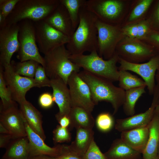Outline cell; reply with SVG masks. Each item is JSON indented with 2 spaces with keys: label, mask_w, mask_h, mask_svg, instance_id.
<instances>
[{
  "label": "cell",
  "mask_w": 159,
  "mask_h": 159,
  "mask_svg": "<svg viewBox=\"0 0 159 159\" xmlns=\"http://www.w3.org/2000/svg\"><path fill=\"white\" fill-rule=\"evenodd\" d=\"M119 87L126 91L132 88L146 86L143 80L133 75L128 71L118 69Z\"/></svg>",
  "instance_id": "29"
},
{
  "label": "cell",
  "mask_w": 159,
  "mask_h": 159,
  "mask_svg": "<svg viewBox=\"0 0 159 159\" xmlns=\"http://www.w3.org/2000/svg\"><path fill=\"white\" fill-rule=\"evenodd\" d=\"M43 20L53 28L70 37L75 31L66 8L60 3Z\"/></svg>",
  "instance_id": "19"
},
{
  "label": "cell",
  "mask_w": 159,
  "mask_h": 159,
  "mask_svg": "<svg viewBox=\"0 0 159 159\" xmlns=\"http://www.w3.org/2000/svg\"><path fill=\"white\" fill-rule=\"evenodd\" d=\"M146 19L151 30L159 31V0H155Z\"/></svg>",
  "instance_id": "34"
},
{
  "label": "cell",
  "mask_w": 159,
  "mask_h": 159,
  "mask_svg": "<svg viewBox=\"0 0 159 159\" xmlns=\"http://www.w3.org/2000/svg\"><path fill=\"white\" fill-rule=\"evenodd\" d=\"M149 137L148 126L121 132L120 138L131 148L142 154L146 146Z\"/></svg>",
  "instance_id": "20"
},
{
  "label": "cell",
  "mask_w": 159,
  "mask_h": 159,
  "mask_svg": "<svg viewBox=\"0 0 159 159\" xmlns=\"http://www.w3.org/2000/svg\"><path fill=\"white\" fill-rule=\"evenodd\" d=\"M60 3L66 8L75 31L79 23L80 8L85 5L86 0H59Z\"/></svg>",
  "instance_id": "30"
},
{
  "label": "cell",
  "mask_w": 159,
  "mask_h": 159,
  "mask_svg": "<svg viewBox=\"0 0 159 159\" xmlns=\"http://www.w3.org/2000/svg\"><path fill=\"white\" fill-rule=\"evenodd\" d=\"M69 116L71 128L92 129L94 126L95 120L91 112L83 108L72 107Z\"/></svg>",
  "instance_id": "26"
},
{
  "label": "cell",
  "mask_w": 159,
  "mask_h": 159,
  "mask_svg": "<svg viewBox=\"0 0 159 159\" xmlns=\"http://www.w3.org/2000/svg\"><path fill=\"white\" fill-rule=\"evenodd\" d=\"M155 80L157 83V85L159 87V66L156 73Z\"/></svg>",
  "instance_id": "48"
},
{
  "label": "cell",
  "mask_w": 159,
  "mask_h": 159,
  "mask_svg": "<svg viewBox=\"0 0 159 159\" xmlns=\"http://www.w3.org/2000/svg\"><path fill=\"white\" fill-rule=\"evenodd\" d=\"M106 159H142L141 153L126 144L120 138L113 142L104 153Z\"/></svg>",
  "instance_id": "23"
},
{
  "label": "cell",
  "mask_w": 159,
  "mask_h": 159,
  "mask_svg": "<svg viewBox=\"0 0 159 159\" xmlns=\"http://www.w3.org/2000/svg\"><path fill=\"white\" fill-rule=\"evenodd\" d=\"M19 0H0V13L6 19Z\"/></svg>",
  "instance_id": "38"
},
{
  "label": "cell",
  "mask_w": 159,
  "mask_h": 159,
  "mask_svg": "<svg viewBox=\"0 0 159 159\" xmlns=\"http://www.w3.org/2000/svg\"><path fill=\"white\" fill-rule=\"evenodd\" d=\"M11 62L17 74L30 78H34L36 69L40 64L37 62L32 60L17 62L12 61Z\"/></svg>",
  "instance_id": "31"
},
{
  "label": "cell",
  "mask_w": 159,
  "mask_h": 159,
  "mask_svg": "<svg viewBox=\"0 0 159 159\" xmlns=\"http://www.w3.org/2000/svg\"><path fill=\"white\" fill-rule=\"evenodd\" d=\"M0 134H9L7 128L1 122H0Z\"/></svg>",
  "instance_id": "47"
},
{
  "label": "cell",
  "mask_w": 159,
  "mask_h": 159,
  "mask_svg": "<svg viewBox=\"0 0 159 159\" xmlns=\"http://www.w3.org/2000/svg\"><path fill=\"white\" fill-rule=\"evenodd\" d=\"M157 156L159 157V145L158 148V155H157Z\"/></svg>",
  "instance_id": "51"
},
{
  "label": "cell",
  "mask_w": 159,
  "mask_h": 159,
  "mask_svg": "<svg viewBox=\"0 0 159 159\" xmlns=\"http://www.w3.org/2000/svg\"><path fill=\"white\" fill-rule=\"evenodd\" d=\"M122 31L125 37L137 39L138 34V23L122 26Z\"/></svg>",
  "instance_id": "43"
},
{
  "label": "cell",
  "mask_w": 159,
  "mask_h": 159,
  "mask_svg": "<svg viewBox=\"0 0 159 159\" xmlns=\"http://www.w3.org/2000/svg\"><path fill=\"white\" fill-rule=\"evenodd\" d=\"M28 159H55V158L45 155H39L30 156Z\"/></svg>",
  "instance_id": "46"
},
{
  "label": "cell",
  "mask_w": 159,
  "mask_h": 159,
  "mask_svg": "<svg viewBox=\"0 0 159 159\" xmlns=\"http://www.w3.org/2000/svg\"><path fill=\"white\" fill-rule=\"evenodd\" d=\"M132 0H88L86 6L97 19L112 25H122L129 11Z\"/></svg>",
  "instance_id": "5"
},
{
  "label": "cell",
  "mask_w": 159,
  "mask_h": 159,
  "mask_svg": "<svg viewBox=\"0 0 159 159\" xmlns=\"http://www.w3.org/2000/svg\"><path fill=\"white\" fill-rule=\"evenodd\" d=\"M34 23L36 42L39 51L44 55L69 42L70 37L53 28L44 20Z\"/></svg>",
  "instance_id": "10"
},
{
  "label": "cell",
  "mask_w": 159,
  "mask_h": 159,
  "mask_svg": "<svg viewBox=\"0 0 159 159\" xmlns=\"http://www.w3.org/2000/svg\"><path fill=\"white\" fill-rule=\"evenodd\" d=\"M146 86L135 88L125 91V98L122 105L124 113L127 115L135 114V104L140 97L145 92Z\"/></svg>",
  "instance_id": "28"
},
{
  "label": "cell",
  "mask_w": 159,
  "mask_h": 159,
  "mask_svg": "<svg viewBox=\"0 0 159 159\" xmlns=\"http://www.w3.org/2000/svg\"><path fill=\"white\" fill-rule=\"evenodd\" d=\"M56 120L58 121L59 125L62 127L68 128L70 126L71 120L69 115H63Z\"/></svg>",
  "instance_id": "45"
},
{
  "label": "cell",
  "mask_w": 159,
  "mask_h": 159,
  "mask_svg": "<svg viewBox=\"0 0 159 159\" xmlns=\"http://www.w3.org/2000/svg\"><path fill=\"white\" fill-rule=\"evenodd\" d=\"M50 79L54 101L59 109V111L55 116L56 119L63 115H69L72 105L67 85L59 77Z\"/></svg>",
  "instance_id": "17"
},
{
  "label": "cell",
  "mask_w": 159,
  "mask_h": 159,
  "mask_svg": "<svg viewBox=\"0 0 159 159\" xmlns=\"http://www.w3.org/2000/svg\"><path fill=\"white\" fill-rule=\"evenodd\" d=\"M67 85L69 86L72 107H81L91 112L95 105L90 90L79 72H74L71 74Z\"/></svg>",
  "instance_id": "12"
},
{
  "label": "cell",
  "mask_w": 159,
  "mask_h": 159,
  "mask_svg": "<svg viewBox=\"0 0 159 159\" xmlns=\"http://www.w3.org/2000/svg\"><path fill=\"white\" fill-rule=\"evenodd\" d=\"M116 52L119 57L127 62L142 63L158 54L151 46L137 39L124 37L118 43Z\"/></svg>",
  "instance_id": "8"
},
{
  "label": "cell",
  "mask_w": 159,
  "mask_h": 159,
  "mask_svg": "<svg viewBox=\"0 0 159 159\" xmlns=\"http://www.w3.org/2000/svg\"><path fill=\"white\" fill-rule=\"evenodd\" d=\"M34 79L37 87H50V79L47 77L44 68L40 64L36 69Z\"/></svg>",
  "instance_id": "36"
},
{
  "label": "cell",
  "mask_w": 159,
  "mask_h": 159,
  "mask_svg": "<svg viewBox=\"0 0 159 159\" xmlns=\"http://www.w3.org/2000/svg\"><path fill=\"white\" fill-rule=\"evenodd\" d=\"M138 34L137 39L142 40L151 30L150 24L146 19L138 23Z\"/></svg>",
  "instance_id": "42"
},
{
  "label": "cell",
  "mask_w": 159,
  "mask_h": 159,
  "mask_svg": "<svg viewBox=\"0 0 159 159\" xmlns=\"http://www.w3.org/2000/svg\"><path fill=\"white\" fill-rule=\"evenodd\" d=\"M52 94L49 92H44L39 97L38 103L39 105L44 109L51 107L54 102Z\"/></svg>",
  "instance_id": "41"
},
{
  "label": "cell",
  "mask_w": 159,
  "mask_h": 159,
  "mask_svg": "<svg viewBox=\"0 0 159 159\" xmlns=\"http://www.w3.org/2000/svg\"><path fill=\"white\" fill-rule=\"evenodd\" d=\"M53 140L54 144L70 141L71 134L68 128L57 125L53 131Z\"/></svg>",
  "instance_id": "35"
},
{
  "label": "cell",
  "mask_w": 159,
  "mask_h": 159,
  "mask_svg": "<svg viewBox=\"0 0 159 159\" xmlns=\"http://www.w3.org/2000/svg\"><path fill=\"white\" fill-rule=\"evenodd\" d=\"M83 159H106L93 139L83 156Z\"/></svg>",
  "instance_id": "37"
},
{
  "label": "cell",
  "mask_w": 159,
  "mask_h": 159,
  "mask_svg": "<svg viewBox=\"0 0 159 159\" xmlns=\"http://www.w3.org/2000/svg\"><path fill=\"white\" fill-rule=\"evenodd\" d=\"M60 4L59 0H19L6 18L5 25L26 19L34 22L43 20Z\"/></svg>",
  "instance_id": "4"
},
{
  "label": "cell",
  "mask_w": 159,
  "mask_h": 159,
  "mask_svg": "<svg viewBox=\"0 0 159 159\" xmlns=\"http://www.w3.org/2000/svg\"><path fill=\"white\" fill-rule=\"evenodd\" d=\"M153 95L151 104L147 110L127 118L117 119L115 125L116 130L122 132L148 125L153 117L155 109L159 99V87L157 85H156Z\"/></svg>",
  "instance_id": "15"
},
{
  "label": "cell",
  "mask_w": 159,
  "mask_h": 159,
  "mask_svg": "<svg viewBox=\"0 0 159 159\" xmlns=\"http://www.w3.org/2000/svg\"><path fill=\"white\" fill-rule=\"evenodd\" d=\"M79 74L88 85L93 102L95 105L99 102L110 103L116 113L123 105L125 98V91L115 86L112 81L83 70Z\"/></svg>",
  "instance_id": "2"
},
{
  "label": "cell",
  "mask_w": 159,
  "mask_h": 159,
  "mask_svg": "<svg viewBox=\"0 0 159 159\" xmlns=\"http://www.w3.org/2000/svg\"><path fill=\"white\" fill-rule=\"evenodd\" d=\"M3 68L4 77L13 100L19 104L26 100L25 98L26 92L32 88L36 87L34 78L17 74L11 62L10 64Z\"/></svg>",
  "instance_id": "11"
},
{
  "label": "cell",
  "mask_w": 159,
  "mask_h": 159,
  "mask_svg": "<svg viewBox=\"0 0 159 159\" xmlns=\"http://www.w3.org/2000/svg\"><path fill=\"white\" fill-rule=\"evenodd\" d=\"M154 1L132 0L128 13L121 26L137 24L146 19Z\"/></svg>",
  "instance_id": "22"
},
{
  "label": "cell",
  "mask_w": 159,
  "mask_h": 159,
  "mask_svg": "<svg viewBox=\"0 0 159 159\" xmlns=\"http://www.w3.org/2000/svg\"><path fill=\"white\" fill-rule=\"evenodd\" d=\"M118 69L130 71L140 76L145 82L150 95H153L155 87V75L159 66V54L152 57L148 62L140 63H131L119 57Z\"/></svg>",
  "instance_id": "13"
},
{
  "label": "cell",
  "mask_w": 159,
  "mask_h": 159,
  "mask_svg": "<svg viewBox=\"0 0 159 159\" xmlns=\"http://www.w3.org/2000/svg\"><path fill=\"white\" fill-rule=\"evenodd\" d=\"M12 139V137L9 134H0V148H6Z\"/></svg>",
  "instance_id": "44"
},
{
  "label": "cell",
  "mask_w": 159,
  "mask_h": 159,
  "mask_svg": "<svg viewBox=\"0 0 159 159\" xmlns=\"http://www.w3.org/2000/svg\"><path fill=\"white\" fill-rule=\"evenodd\" d=\"M76 129L75 140L68 146L72 151L83 156L94 139V132L92 129L80 127Z\"/></svg>",
  "instance_id": "27"
},
{
  "label": "cell",
  "mask_w": 159,
  "mask_h": 159,
  "mask_svg": "<svg viewBox=\"0 0 159 159\" xmlns=\"http://www.w3.org/2000/svg\"><path fill=\"white\" fill-rule=\"evenodd\" d=\"M16 103L6 108L0 107V122L8 130L12 139L27 137L23 115Z\"/></svg>",
  "instance_id": "16"
},
{
  "label": "cell",
  "mask_w": 159,
  "mask_h": 159,
  "mask_svg": "<svg viewBox=\"0 0 159 159\" xmlns=\"http://www.w3.org/2000/svg\"><path fill=\"white\" fill-rule=\"evenodd\" d=\"M3 67L0 65V97L1 100L0 107L6 108L16 102L13 100L6 85L3 76Z\"/></svg>",
  "instance_id": "32"
},
{
  "label": "cell",
  "mask_w": 159,
  "mask_h": 159,
  "mask_svg": "<svg viewBox=\"0 0 159 159\" xmlns=\"http://www.w3.org/2000/svg\"><path fill=\"white\" fill-rule=\"evenodd\" d=\"M79 16V24L66 46L71 55L97 51V17L86 5L80 8Z\"/></svg>",
  "instance_id": "1"
},
{
  "label": "cell",
  "mask_w": 159,
  "mask_h": 159,
  "mask_svg": "<svg viewBox=\"0 0 159 159\" xmlns=\"http://www.w3.org/2000/svg\"><path fill=\"white\" fill-rule=\"evenodd\" d=\"M119 57L115 52L113 57L105 60L100 57L96 50L89 54L71 55L70 60L80 68L93 74L107 79L112 82L118 81Z\"/></svg>",
  "instance_id": "3"
},
{
  "label": "cell",
  "mask_w": 159,
  "mask_h": 159,
  "mask_svg": "<svg viewBox=\"0 0 159 159\" xmlns=\"http://www.w3.org/2000/svg\"><path fill=\"white\" fill-rule=\"evenodd\" d=\"M152 47L159 54V31L151 30L142 40Z\"/></svg>",
  "instance_id": "39"
},
{
  "label": "cell",
  "mask_w": 159,
  "mask_h": 159,
  "mask_svg": "<svg viewBox=\"0 0 159 159\" xmlns=\"http://www.w3.org/2000/svg\"><path fill=\"white\" fill-rule=\"evenodd\" d=\"M1 159H6L4 158L3 157H2V158H1Z\"/></svg>",
  "instance_id": "52"
},
{
  "label": "cell",
  "mask_w": 159,
  "mask_h": 159,
  "mask_svg": "<svg viewBox=\"0 0 159 159\" xmlns=\"http://www.w3.org/2000/svg\"><path fill=\"white\" fill-rule=\"evenodd\" d=\"M113 117L108 112H103L98 115L96 123L97 128L100 131L107 132L110 130L114 125Z\"/></svg>",
  "instance_id": "33"
},
{
  "label": "cell",
  "mask_w": 159,
  "mask_h": 159,
  "mask_svg": "<svg viewBox=\"0 0 159 159\" xmlns=\"http://www.w3.org/2000/svg\"><path fill=\"white\" fill-rule=\"evenodd\" d=\"M154 114L159 116V99L155 109Z\"/></svg>",
  "instance_id": "49"
},
{
  "label": "cell",
  "mask_w": 159,
  "mask_h": 159,
  "mask_svg": "<svg viewBox=\"0 0 159 159\" xmlns=\"http://www.w3.org/2000/svg\"><path fill=\"white\" fill-rule=\"evenodd\" d=\"M19 105L20 110L29 126L44 140L46 137L42 127L41 112L26 100Z\"/></svg>",
  "instance_id": "21"
},
{
  "label": "cell",
  "mask_w": 159,
  "mask_h": 159,
  "mask_svg": "<svg viewBox=\"0 0 159 159\" xmlns=\"http://www.w3.org/2000/svg\"><path fill=\"white\" fill-rule=\"evenodd\" d=\"M97 52L104 59L111 58L116 52L117 45L124 37L121 25H112L97 19Z\"/></svg>",
  "instance_id": "9"
},
{
  "label": "cell",
  "mask_w": 159,
  "mask_h": 159,
  "mask_svg": "<svg viewBox=\"0 0 159 159\" xmlns=\"http://www.w3.org/2000/svg\"><path fill=\"white\" fill-rule=\"evenodd\" d=\"M18 23L6 24L0 28V65H9L14 54L19 47Z\"/></svg>",
  "instance_id": "14"
},
{
  "label": "cell",
  "mask_w": 159,
  "mask_h": 159,
  "mask_svg": "<svg viewBox=\"0 0 159 159\" xmlns=\"http://www.w3.org/2000/svg\"><path fill=\"white\" fill-rule=\"evenodd\" d=\"M23 116L29 140L30 156L44 155L55 158L57 157L61 152L62 145H57L53 147L47 145L41 137L30 128Z\"/></svg>",
  "instance_id": "18"
},
{
  "label": "cell",
  "mask_w": 159,
  "mask_h": 159,
  "mask_svg": "<svg viewBox=\"0 0 159 159\" xmlns=\"http://www.w3.org/2000/svg\"><path fill=\"white\" fill-rule=\"evenodd\" d=\"M55 159H83V156L80 155L71 150L68 145H62L60 154Z\"/></svg>",
  "instance_id": "40"
},
{
  "label": "cell",
  "mask_w": 159,
  "mask_h": 159,
  "mask_svg": "<svg viewBox=\"0 0 159 159\" xmlns=\"http://www.w3.org/2000/svg\"><path fill=\"white\" fill-rule=\"evenodd\" d=\"M148 143L142 154V159H153L158 155L159 145V116L154 114L148 125Z\"/></svg>",
  "instance_id": "24"
},
{
  "label": "cell",
  "mask_w": 159,
  "mask_h": 159,
  "mask_svg": "<svg viewBox=\"0 0 159 159\" xmlns=\"http://www.w3.org/2000/svg\"><path fill=\"white\" fill-rule=\"evenodd\" d=\"M153 159H159V157L158 156H157Z\"/></svg>",
  "instance_id": "50"
},
{
  "label": "cell",
  "mask_w": 159,
  "mask_h": 159,
  "mask_svg": "<svg viewBox=\"0 0 159 159\" xmlns=\"http://www.w3.org/2000/svg\"><path fill=\"white\" fill-rule=\"evenodd\" d=\"M71 55L64 45L44 55L43 67L49 79L59 77L67 85L71 74L80 72V68L69 59Z\"/></svg>",
  "instance_id": "6"
},
{
  "label": "cell",
  "mask_w": 159,
  "mask_h": 159,
  "mask_svg": "<svg viewBox=\"0 0 159 159\" xmlns=\"http://www.w3.org/2000/svg\"><path fill=\"white\" fill-rule=\"evenodd\" d=\"M6 148L2 157L6 159H28L30 156L27 137L12 139Z\"/></svg>",
  "instance_id": "25"
},
{
  "label": "cell",
  "mask_w": 159,
  "mask_h": 159,
  "mask_svg": "<svg viewBox=\"0 0 159 159\" xmlns=\"http://www.w3.org/2000/svg\"><path fill=\"white\" fill-rule=\"evenodd\" d=\"M33 22L26 19L18 23L19 47L16 57L20 62L34 60L43 67L44 58L40 54L37 45L35 27Z\"/></svg>",
  "instance_id": "7"
}]
</instances>
